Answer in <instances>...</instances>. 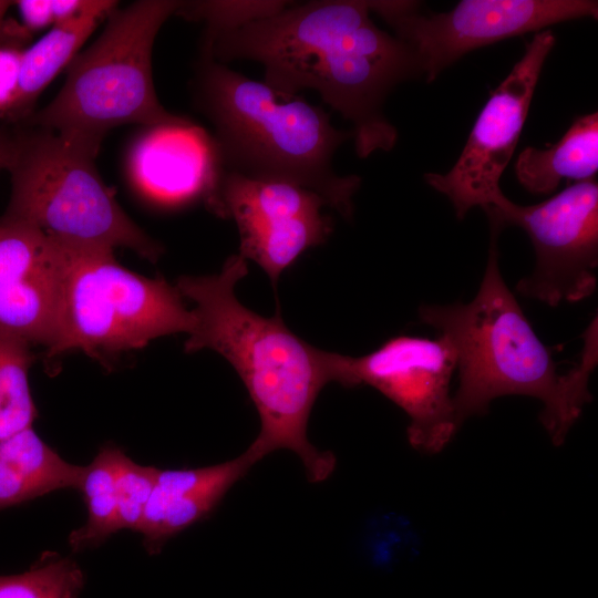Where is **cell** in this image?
<instances>
[{
	"label": "cell",
	"mask_w": 598,
	"mask_h": 598,
	"mask_svg": "<svg viewBox=\"0 0 598 598\" xmlns=\"http://www.w3.org/2000/svg\"><path fill=\"white\" fill-rule=\"evenodd\" d=\"M415 54L426 82L466 53L574 19L598 17L592 0H462L452 10L423 13L416 1L370 0Z\"/></svg>",
	"instance_id": "obj_8"
},
{
	"label": "cell",
	"mask_w": 598,
	"mask_h": 598,
	"mask_svg": "<svg viewBox=\"0 0 598 598\" xmlns=\"http://www.w3.org/2000/svg\"><path fill=\"white\" fill-rule=\"evenodd\" d=\"M331 367L333 382L370 385L400 406L410 420L409 442L417 451H442L460 429L451 393L456 352L441 334L396 336L361 357L332 352Z\"/></svg>",
	"instance_id": "obj_10"
},
{
	"label": "cell",
	"mask_w": 598,
	"mask_h": 598,
	"mask_svg": "<svg viewBox=\"0 0 598 598\" xmlns=\"http://www.w3.org/2000/svg\"><path fill=\"white\" fill-rule=\"evenodd\" d=\"M21 51L0 48V113L8 105L18 80Z\"/></svg>",
	"instance_id": "obj_24"
},
{
	"label": "cell",
	"mask_w": 598,
	"mask_h": 598,
	"mask_svg": "<svg viewBox=\"0 0 598 598\" xmlns=\"http://www.w3.org/2000/svg\"><path fill=\"white\" fill-rule=\"evenodd\" d=\"M14 151V128L0 126V171L8 169Z\"/></svg>",
	"instance_id": "obj_27"
},
{
	"label": "cell",
	"mask_w": 598,
	"mask_h": 598,
	"mask_svg": "<svg viewBox=\"0 0 598 598\" xmlns=\"http://www.w3.org/2000/svg\"><path fill=\"white\" fill-rule=\"evenodd\" d=\"M245 454L207 467L157 471L141 525L145 548L157 553L174 535L207 516L250 470Z\"/></svg>",
	"instance_id": "obj_15"
},
{
	"label": "cell",
	"mask_w": 598,
	"mask_h": 598,
	"mask_svg": "<svg viewBox=\"0 0 598 598\" xmlns=\"http://www.w3.org/2000/svg\"><path fill=\"white\" fill-rule=\"evenodd\" d=\"M181 3L141 0L115 8L103 32L66 68L55 97L20 123L51 130L99 153L103 138L116 126L189 122L161 104L152 74L155 38Z\"/></svg>",
	"instance_id": "obj_5"
},
{
	"label": "cell",
	"mask_w": 598,
	"mask_h": 598,
	"mask_svg": "<svg viewBox=\"0 0 598 598\" xmlns=\"http://www.w3.org/2000/svg\"><path fill=\"white\" fill-rule=\"evenodd\" d=\"M247 272V260L236 254L218 274L177 280L183 298L195 305L196 322L185 351H216L239 374L260 417L259 434L246 450L256 462L290 450L308 480L322 482L334 471L336 456L309 442L307 425L319 392L333 382L331 352L296 336L280 315L264 317L240 303L235 287Z\"/></svg>",
	"instance_id": "obj_3"
},
{
	"label": "cell",
	"mask_w": 598,
	"mask_h": 598,
	"mask_svg": "<svg viewBox=\"0 0 598 598\" xmlns=\"http://www.w3.org/2000/svg\"><path fill=\"white\" fill-rule=\"evenodd\" d=\"M117 8V1L91 0L76 18L51 28L30 48L22 50L14 92L0 118L20 123L52 80L69 66L99 22Z\"/></svg>",
	"instance_id": "obj_16"
},
{
	"label": "cell",
	"mask_w": 598,
	"mask_h": 598,
	"mask_svg": "<svg viewBox=\"0 0 598 598\" xmlns=\"http://www.w3.org/2000/svg\"><path fill=\"white\" fill-rule=\"evenodd\" d=\"M120 453L117 447H103L94 460L84 466L79 489L86 503L87 520L69 537L74 551L96 546L118 530L115 470Z\"/></svg>",
	"instance_id": "obj_19"
},
{
	"label": "cell",
	"mask_w": 598,
	"mask_h": 598,
	"mask_svg": "<svg viewBox=\"0 0 598 598\" xmlns=\"http://www.w3.org/2000/svg\"><path fill=\"white\" fill-rule=\"evenodd\" d=\"M598 171V112L581 115L548 148L526 147L517 157L515 174L529 193L548 195L561 179H592Z\"/></svg>",
	"instance_id": "obj_18"
},
{
	"label": "cell",
	"mask_w": 598,
	"mask_h": 598,
	"mask_svg": "<svg viewBox=\"0 0 598 598\" xmlns=\"http://www.w3.org/2000/svg\"><path fill=\"white\" fill-rule=\"evenodd\" d=\"M61 245L28 224L0 217V333L42 344L55 342L61 324Z\"/></svg>",
	"instance_id": "obj_13"
},
{
	"label": "cell",
	"mask_w": 598,
	"mask_h": 598,
	"mask_svg": "<svg viewBox=\"0 0 598 598\" xmlns=\"http://www.w3.org/2000/svg\"><path fill=\"white\" fill-rule=\"evenodd\" d=\"M291 3L277 14L203 39L202 48L223 64H262L264 82L282 95L317 91L351 122L359 157L392 150L398 131L383 104L398 84L421 75L412 49L377 27L367 0Z\"/></svg>",
	"instance_id": "obj_1"
},
{
	"label": "cell",
	"mask_w": 598,
	"mask_h": 598,
	"mask_svg": "<svg viewBox=\"0 0 598 598\" xmlns=\"http://www.w3.org/2000/svg\"><path fill=\"white\" fill-rule=\"evenodd\" d=\"M318 193L285 182L258 181L224 171L216 215L236 223L239 255L257 262L276 286L282 271L333 230Z\"/></svg>",
	"instance_id": "obj_12"
},
{
	"label": "cell",
	"mask_w": 598,
	"mask_h": 598,
	"mask_svg": "<svg viewBox=\"0 0 598 598\" xmlns=\"http://www.w3.org/2000/svg\"><path fill=\"white\" fill-rule=\"evenodd\" d=\"M503 228H522L536 255L533 272L517 291L550 307L590 297L597 287L598 184H571L549 199L523 206L503 196L483 209Z\"/></svg>",
	"instance_id": "obj_9"
},
{
	"label": "cell",
	"mask_w": 598,
	"mask_h": 598,
	"mask_svg": "<svg viewBox=\"0 0 598 598\" xmlns=\"http://www.w3.org/2000/svg\"><path fill=\"white\" fill-rule=\"evenodd\" d=\"M555 42L551 30L534 34L522 58L491 93L453 167L445 174H424L426 184L448 198L458 219L472 208L494 206L505 196L501 177L513 157Z\"/></svg>",
	"instance_id": "obj_11"
},
{
	"label": "cell",
	"mask_w": 598,
	"mask_h": 598,
	"mask_svg": "<svg viewBox=\"0 0 598 598\" xmlns=\"http://www.w3.org/2000/svg\"><path fill=\"white\" fill-rule=\"evenodd\" d=\"M83 466L64 461L32 427L0 441V509L61 488H80Z\"/></svg>",
	"instance_id": "obj_17"
},
{
	"label": "cell",
	"mask_w": 598,
	"mask_h": 598,
	"mask_svg": "<svg viewBox=\"0 0 598 598\" xmlns=\"http://www.w3.org/2000/svg\"><path fill=\"white\" fill-rule=\"evenodd\" d=\"M485 272L470 302L423 305L420 320L445 337L456 352L458 386L453 394L461 426L487 413L504 395H527L543 403L540 421L560 445L591 401L589 379L598 362L597 317L584 332L579 362L559 373L551 351L538 338L499 269L498 237L503 227L489 219Z\"/></svg>",
	"instance_id": "obj_2"
},
{
	"label": "cell",
	"mask_w": 598,
	"mask_h": 598,
	"mask_svg": "<svg viewBox=\"0 0 598 598\" xmlns=\"http://www.w3.org/2000/svg\"><path fill=\"white\" fill-rule=\"evenodd\" d=\"M193 95L214 125L224 171L311 189L343 218H352L361 178L341 176L333 168L336 152L352 132L336 128L322 107L250 80L205 49L195 69Z\"/></svg>",
	"instance_id": "obj_4"
},
{
	"label": "cell",
	"mask_w": 598,
	"mask_h": 598,
	"mask_svg": "<svg viewBox=\"0 0 598 598\" xmlns=\"http://www.w3.org/2000/svg\"><path fill=\"white\" fill-rule=\"evenodd\" d=\"M127 165L136 187L153 202L181 206L203 199L216 214L224 167L214 138L192 121L145 127Z\"/></svg>",
	"instance_id": "obj_14"
},
{
	"label": "cell",
	"mask_w": 598,
	"mask_h": 598,
	"mask_svg": "<svg viewBox=\"0 0 598 598\" xmlns=\"http://www.w3.org/2000/svg\"><path fill=\"white\" fill-rule=\"evenodd\" d=\"M31 346L0 333V441L32 427L37 410L29 385Z\"/></svg>",
	"instance_id": "obj_20"
},
{
	"label": "cell",
	"mask_w": 598,
	"mask_h": 598,
	"mask_svg": "<svg viewBox=\"0 0 598 598\" xmlns=\"http://www.w3.org/2000/svg\"><path fill=\"white\" fill-rule=\"evenodd\" d=\"M7 171L11 195L2 217L33 226L58 243L114 251L123 247L155 262L163 247L122 209L102 181L97 153L39 126L16 123Z\"/></svg>",
	"instance_id": "obj_6"
},
{
	"label": "cell",
	"mask_w": 598,
	"mask_h": 598,
	"mask_svg": "<svg viewBox=\"0 0 598 598\" xmlns=\"http://www.w3.org/2000/svg\"><path fill=\"white\" fill-rule=\"evenodd\" d=\"M14 1L0 0V48L19 49L30 39L31 33L17 22L7 18Z\"/></svg>",
	"instance_id": "obj_26"
},
{
	"label": "cell",
	"mask_w": 598,
	"mask_h": 598,
	"mask_svg": "<svg viewBox=\"0 0 598 598\" xmlns=\"http://www.w3.org/2000/svg\"><path fill=\"white\" fill-rule=\"evenodd\" d=\"M60 245L62 316L47 359L80 350L102 361L162 336L193 331V310L165 279L124 268L114 251Z\"/></svg>",
	"instance_id": "obj_7"
},
{
	"label": "cell",
	"mask_w": 598,
	"mask_h": 598,
	"mask_svg": "<svg viewBox=\"0 0 598 598\" xmlns=\"http://www.w3.org/2000/svg\"><path fill=\"white\" fill-rule=\"evenodd\" d=\"M83 584L75 561L48 554L28 571L0 576V598H78Z\"/></svg>",
	"instance_id": "obj_21"
},
{
	"label": "cell",
	"mask_w": 598,
	"mask_h": 598,
	"mask_svg": "<svg viewBox=\"0 0 598 598\" xmlns=\"http://www.w3.org/2000/svg\"><path fill=\"white\" fill-rule=\"evenodd\" d=\"M289 3L283 0L182 1L175 14L189 21L205 22L203 39L213 40L221 33L277 14Z\"/></svg>",
	"instance_id": "obj_22"
},
{
	"label": "cell",
	"mask_w": 598,
	"mask_h": 598,
	"mask_svg": "<svg viewBox=\"0 0 598 598\" xmlns=\"http://www.w3.org/2000/svg\"><path fill=\"white\" fill-rule=\"evenodd\" d=\"M22 25L31 33L49 25L53 27L51 0H20L14 1Z\"/></svg>",
	"instance_id": "obj_25"
},
{
	"label": "cell",
	"mask_w": 598,
	"mask_h": 598,
	"mask_svg": "<svg viewBox=\"0 0 598 598\" xmlns=\"http://www.w3.org/2000/svg\"><path fill=\"white\" fill-rule=\"evenodd\" d=\"M158 468L133 462L122 451L115 470L117 527L138 529L153 492Z\"/></svg>",
	"instance_id": "obj_23"
}]
</instances>
